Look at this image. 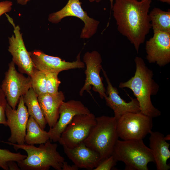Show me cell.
Segmentation results:
<instances>
[{
  "mask_svg": "<svg viewBox=\"0 0 170 170\" xmlns=\"http://www.w3.org/2000/svg\"><path fill=\"white\" fill-rule=\"evenodd\" d=\"M151 0H115L112 8L117 30L132 44L137 53L151 25L149 14Z\"/></svg>",
  "mask_w": 170,
  "mask_h": 170,
  "instance_id": "obj_1",
  "label": "cell"
},
{
  "mask_svg": "<svg viewBox=\"0 0 170 170\" xmlns=\"http://www.w3.org/2000/svg\"><path fill=\"white\" fill-rule=\"evenodd\" d=\"M134 61V76L126 82H121L119 87L132 90L139 103L140 112L152 118L158 117L161 112L152 104L151 97L157 94L159 86L153 79L152 71L147 67L142 58L136 57Z\"/></svg>",
  "mask_w": 170,
  "mask_h": 170,
  "instance_id": "obj_2",
  "label": "cell"
},
{
  "mask_svg": "<svg viewBox=\"0 0 170 170\" xmlns=\"http://www.w3.org/2000/svg\"><path fill=\"white\" fill-rule=\"evenodd\" d=\"M2 142L12 145L16 150L21 149L26 152V157L17 162L21 170H48L52 167L56 170H62L64 158L58 151V145L52 143L50 139L38 147L25 144H18Z\"/></svg>",
  "mask_w": 170,
  "mask_h": 170,
  "instance_id": "obj_3",
  "label": "cell"
},
{
  "mask_svg": "<svg viewBox=\"0 0 170 170\" xmlns=\"http://www.w3.org/2000/svg\"><path fill=\"white\" fill-rule=\"evenodd\" d=\"M96 123L84 143L98 153L101 161L111 155L119 137L117 120L114 116H102L96 117Z\"/></svg>",
  "mask_w": 170,
  "mask_h": 170,
  "instance_id": "obj_4",
  "label": "cell"
},
{
  "mask_svg": "<svg viewBox=\"0 0 170 170\" xmlns=\"http://www.w3.org/2000/svg\"><path fill=\"white\" fill-rule=\"evenodd\" d=\"M118 161L125 165V170H148V163L155 161L152 152L143 139L117 140L112 153Z\"/></svg>",
  "mask_w": 170,
  "mask_h": 170,
  "instance_id": "obj_5",
  "label": "cell"
},
{
  "mask_svg": "<svg viewBox=\"0 0 170 170\" xmlns=\"http://www.w3.org/2000/svg\"><path fill=\"white\" fill-rule=\"evenodd\" d=\"M152 127V118L140 112L125 114L117 121L118 135L123 140L143 139Z\"/></svg>",
  "mask_w": 170,
  "mask_h": 170,
  "instance_id": "obj_6",
  "label": "cell"
},
{
  "mask_svg": "<svg viewBox=\"0 0 170 170\" xmlns=\"http://www.w3.org/2000/svg\"><path fill=\"white\" fill-rule=\"evenodd\" d=\"M96 123L92 113L76 115L62 133L59 142L69 148L78 146L87 138Z\"/></svg>",
  "mask_w": 170,
  "mask_h": 170,
  "instance_id": "obj_7",
  "label": "cell"
},
{
  "mask_svg": "<svg viewBox=\"0 0 170 170\" xmlns=\"http://www.w3.org/2000/svg\"><path fill=\"white\" fill-rule=\"evenodd\" d=\"M1 86L8 104L15 110L20 97L31 88V77H26L23 73L18 72L15 64L12 61L8 64V69Z\"/></svg>",
  "mask_w": 170,
  "mask_h": 170,
  "instance_id": "obj_8",
  "label": "cell"
},
{
  "mask_svg": "<svg viewBox=\"0 0 170 170\" xmlns=\"http://www.w3.org/2000/svg\"><path fill=\"white\" fill-rule=\"evenodd\" d=\"M76 17L81 20L84 23L80 37L88 39L96 32L99 22L90 17L86 12L83 10L81 3L79 0H68L66 5L61 10L50 14L49 22L54 24L60 22L66 17Z\"/></svg>",
  "mask_w": 170,
  "mask_h": 170,
  "instance_id": "obj_9",
  "label": "cell"
},
{
  "mask_svg": "<svg viewBox=\"0 0 170 170\" xmlns=\"http://www.w3.org/2000/svg\"><path fill=\"white\" fill-rule=\"evenodd\" d=\"M6 15L14 29V34L8 37L9 45L8 50L12 56V61L17 65L20 72L30 77L35 67L26 48L20 27L15 25L12 19L8 15Z\"/></svg>",
  "mask_w": 170,
  "mask_h": 170,
  "instance_id": "obj_10",
  "label": "cell"
},
{
  "mask_svg": "<svg viewBox=\"0 0 170 170\" xmlns=\"http://www.w3.org/2000/svg\"><path fill=\"white\" fill-rule=\"evenodd\" d=\"M83 61L86 65L85 71L86 77L83 86L80 89L79 94L83 95L84 91L90 92L91 86L95 92L98 93L101 98L107 96L106 89L100 75L102 68V59L100 54L96 51L87 52L83 57Z\"/></svg>",
  "mask_w": 170,
  "mask_h": 170,
  "instance_id": "obj_11",
  "label": "cell"
},
{
  "mask_svg": "<svg viewBox=\"0 0 170 170\" xmlns=\"http://www.w3.org/2000/svg\"><path fill=\"white\" fill-rule=\"evenodd\" d=\"M5 114L7 124L11 132L8 142L18 144H25L26 126L30 116L23 96L20 98L16 109H13L8 103Z\"/></svg>",
  "mask_w": 170,
  "mask_h": 170,
  "instance_id": "obj_12",
  "label": "cell"
},
{
  "mask_svg": "<svg viewBox=\"0 0 170 170\" xmlns=\"http://www.w3.org/2000/svg\"><path fill=\"white\" fill-rule=\"evenodd\" d=\"M34 67L45 73H59L61 71L85 67V64L81 60L80 52L76 61L66 62L58 57L48 55L39 50L29 52Z\"/></svg>",
  "mask_w": 170,
  "mask_h": 170,
  "instance_id": "obj_13",
  "label": "cell"
},
{
  "mask_svg": "<svg viewBox=\"0 0 170 170\" xmlns=\"http://www.w3.org/2000/svg\"><path fill=\"white\" fill-rule=\"evenodd\" d=\"M153 32V37L146 42V58L150 63L163 67L170 62V32Z\"/></svg>",
  "mask_w": 170,
  "mask_h": 170,
  "instance_id": "obj_14",
  "label": "cell"
},
{
  "mask_svg": "<svg viewBox=\"0 0 170 170\" xmlns=\"http://www.w3.org/2000/svg\"><path fill=\"white\" fill-rule=\"evenodd\" d=\"M90 113L89 109L80 101L72 99L63 101L60 108L57 122L48 132L49 139L58 142L62 133L75 116Z\"/></svg>",
  "mask_w": 170,
  "mask_h": 170,
  "instance_id": "obj_15",
  "label": "cell"
},
{
  "mask_svg": "<svg viewBox=\"0 0 170 170\" xmlns=\"http://www.w3.org/2000/svg\"><path fill=\"white\" fill-rule=\"evenodd\" d=\"M102 70L107 84L106 90L107 96L104 99L107 105L113 110L114 117L117 120L125 114L140 112L137 99L131 98V101L128 102L122 99L119 95L117 88L112 85L106 71L103 68Z\"/></svg>",
  "mask_w": 170,
  "mask_h": 170,
  "instance_id": "obj_16",
  "label": "cell"
},
{
  "mask_svg": "<svg viewBox=\"0 0 170 170\" xmlns=\"http://www.w3.org/2000/svg\"><path fill=\"white\" fill-rule=\"evenodd\" d=\"M63 147L67 157L79 168L93 170L101 162L99 154L87 147L84 142L73 148Z\"/></svg>",
  "mask_w": 170,
  "mask_h": 170,
  "instance_id": "obj_17",
  "label": "cell"
},
{
  "mask_svg": "<svg viewBox=\"0 0 170 170\" xmlns=\"http://www.w3.org/2000/svg\"><path fill=\"white\" fill-rule=\"evenodd\" d=\"M65 99L61 91L55 94L47 93L38 96L42 111L50 128L57 122L59 117L60 108Z\"/></svg>",
  "mask_w": 170,
  "mask_h": 170,
  "instance_id": "obj_18",
  "label": "cell"
},
{
  "mask_svg": "<svg viewBox=\"0 0 170 170\" xmlns=\"http://www.w3.org/2000/svg\"><path fill=\"white\" fill-rule=\"evenodd\" d=\"M150 148L153 156L157 170H168L170 166L167 161L170 158V144L166 141L165 136L158 131L150 132Z\"/></svg>",
  "mask_w": 170,
  "mask_h": 170,
  "instance_id": "obj_19",
  "label": "cell"
},
{
  "mask_svg": "<svg viewBox=\"0 0 170 170\" xmlns=\"http://www.w3.org/2000/svg\"><path fill=\"white\" fill-rule=\"evenodd\" d=\"M23 98L29 116L33 117L44 130L47 123L39 104L37 95L31 88L23 96Z\"/></svg>",
  "mask_w": 170,
  "mask_h": 170,
  "instance_id": "obj_20",
  "label": "cell"
},
{
  "mask_svg": "<svg viewBox=\"0 0 170 170\" xmlns=\"http://www.w3.org/2000/svg\"><path fill=\"white\" fill-rule=\"evenodd\" d=\"M49 139L48 132L42 129L34 119L29 116L27 123L25 142L30 145L45 143Z\"/></svg>",
  "mask_w": 170,
  "mask_h": 170,
  "instance_id": "obj_21",
  "label": "cell"
},
{
  "mask_svg": "<svg viewBox=\"0 0 170 170\" xmlns=\"http://www.w3.org/2000/svg\"><path fill=\"white\" fill-rule=\"evenodd\" d=\"M153 31L170 32V10L154 8L149 14Z\"/></svg>",
  "mask_w": 170,
  "mask_h": 170,
  "instance_id": "obj_22",
  "label": "cell"
},
{
  "mask_svg": "<svg viewBox=\"0 0 170 170\" xmlns=\"http://www.w3.org/2000/svg\"><path fill=\"white\" fill-rule=\"evenodd\" d=\"M30 77L31 88L38 96L47 93L45 72L34 67Z\"/></svg>",
  "mask_w": 170,
  "mask_h": 170,
  "instance_id": "obj_23",
  "label": "cell"
},
{
  "mask_svg": "<svg viewBox=\"0 0 170 170\" xmlns=\"http://www.w3.org/2000/svg\"><path fill=\"white\" fill-rule=\"evenodd\" d=\"M26 157L27 156L22 155L20 152L13 153L7 149H0V167L4 170H8V162H18Z\"/></svg>",
  "mask_w": 170,
  "mask_h": 170,
  "instance_id": "obj_24",
  "label": "cell"
},
{
  "mask_svg": "<svg viewBox=\"0 0 170 170\" xmlns=\"http://www.w3.org/2000/svg\"><path fill=\"white\" fill-rule=\"evenodd\" d=\"M46 77L47 92L49 94H55L58 91V88L61 83L58 75L59 73H45Z\"/></svg>",
  "mask_w": 170,
  "mask_h": 170,
  "instance_id": "obj_25",
  "label": "cell"
},
{
  "mask_svg": "<svg viewBox=\"0 0 170 170\" xmlns=\"http://www.w3.org/2000/svg\"><path fill=\"white\" fill-rule=\"evenodd\" d=\"M8 104L5 94L1 88L0 84V124L7 126L5 110Z\"/></svg>",
  "mask_w": 170,
  "mask_h": 170,
  "instance_id": "obj_26",
  "label": "cell"
},
{
  "mask_svg": "<svg viewBox=\"0 0 170 170\" xmlns=\"http://www.w3.org/2000/svg\"><path fill=\"white\" fill-rule=\"evenodd\" d=\"M118 161L113 155L104 159L93 170H110L116 164Z\"/></svg>",
  "mask_w": 170,
  "mask_h": 170,
  "instance_id": "obj_27",
  "label": "cell"
},
{
  "mask_svg": "<svg viewBox=\"0 0 170 170\" xmlns=\"http://www.w3.org/2000/svg\"><path fill=\"white\" fill-rule=\"evenodd\" d=\"M13 5L12 1L5 0L0 2V17L3 14L10 12Z\"/></svg>",
  "mask_w": 170,
  "mask_h": 170,
  "instance_id": "obj_28",
  "label": "cell"
},
{
  "mask_svg": "<svg viewBox=\"0 0 170 170\" xmlns=\"http://www.w3.org/2000/svg\"><path fill=\"white\" fill-rule=\"evenodd\" d=\"M78 169L75 165H70L65 161L63 162L62 167V170H77Z\"/></svg>",
  "mask_w": 170,
  "mask_h": 170,
  "instance_id": "obj_29",
  "label": "cell"
},
{
  "mask_svg": "<svg viewBox=\"0 0 170 170\" xmlns=\"http://www.w3.org/2000/svg\"><path fill=\"white\" fill-rule=\"evenodd\" d=\"M8 166L9 170H20V168L17 163L14 161H9L8 163Z\"/></svg>",
  "mask_w": 170,
  "mask_h": 170,
  "instance_id": "obj_30",
  "label": "cell"
},
{
  "mask_svg": "<svg viewBox=\"0 0 170 170\" xmlns=\"http://www.w3.org/2000/svg\"><path fill=\"white\" fill-rule=\"evenodd\" d=\"M32 0H17V3L22 5H26Z\"/></svg>",
  "mask_w": 170,
  "mask_h": 170,
  "instance_id": "obj_31",
  "label": "cell"
},
{
  "mask_svg": "<svg viewBox=\"0 0 170 170\" xmlns=\"http://www.w3.org/2000/svg\"><path fill=\"white\" fill-rule=\"evenodd\" d=\"M101 0H95V1L97 2H100ZM110 7H111V9H112V8L113 7V0H110Z\"/></svg>",
  "mask_w": 170,
  "mask_h": 170,
  "instance_id": "obj_32",
  "label": "cell"
},
{
  "mask_svg": "<svg viewBox=\"0 0 170 170\" xmlns=\"http://www.w3.org/2000/svg\"><path fill=\"white\" fill-rule=\"evenodd\" d=\"M157 0L161 2H162L163 3H166L169 4H170V0Z\"/></svg>",
  "mask_w": 170,
  "mask_h": 170,
  "instance_id": "obj_33",
  "label": "cell"
},
{
  "mask_svg": "<svg viewBox=\"0 0 170 170\" xmlns=\"http://www.w3.org/2000/svg\"><path fill=\"white\" fill-rule=\"evenodd\" d=\"M165 138L166 140H170V135L169 134L167 135L166 137H165Z\"/></svg>",
  "mask_w": 170,
  "mask_h": 170,
  "instance_id": "obj_34",
  "label": "cell"
},
{
  "mask_svg": "<svg viewBox=\"0 0 170 170\" xmlns=\"http://www.w3.org/2000/svg\"><path fill=\"white\" fill-rule=\"evenodd\" d=\"M88 0L90 2H94L95 1V0Z\"/></svg>",
  "mask_w": 170,
  "mask_h": 170,
  "instance_id": "obj_35",
  "label": "cell"
}]
</instances>
